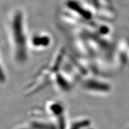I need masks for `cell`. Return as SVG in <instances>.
Listing matches in <instances>:
<instances>
[{
  "instance_id": "7a4b0ae2",
  "label": "cell",
  "mask_w": 129,
  "mask_h": 129,
  "mask_svg": "<svg viewBox=\"0 0 129 129\" xmlns=\"http://www.w3.org/2000/svg\"><path fill=\"white\" fill-rule=\"evenodd\" d=\"M80 83L83 90L91 94H103L109 90L107 84L98 75L85 76L81 80Z\"/></svg>"
},
{
  "instance_id": "6da1fadb",
  "label": "cell",
  "mask_w": 129,
  "mask_h": 129,
  "mask_svg": "<svg viewBox=\"0 0 129 129\" xmlns=\"http://www.w3.org/2000/svg\"><path fill=\"white\" fill-rule=\"evenodd\" d=\"M24 14L22 10L16 9L12 12L9 22L11 53L14 62L17 64H23L28 60L30 48Z\"/></svg>"
},
{
  "instance_id": "277c9868",
  "label": "cell",
  "mask_w": 129,
  "mask_h": 129,
  "mask_svg": "<svg viewBox=\"0 0 129 129\" xmlns=\"http://www.w3.org/2000/svg\"><path fill=\"white\" fill-rule=\"evenodd\" d=\"M14 129H32L30 128V127L28 125H19V126L16 127Z\"/></svg>"
},
{
  "instance_id": "3957f363",
  "label": "cell",
  "mask_w": 129,
  "mask_h": 129,
  "mask_svg": "<svg viewBox=\"0 0 129 129\" xmlns=\"http://www.w3.org/2000/svg\"><path fill=\"white\" fill-rule=\"evenodd\" d=\"M51 43L50 37L46 34H38L30 39V47L35 50H43L49 47Z\"/></svg>"
}]
</instances>
